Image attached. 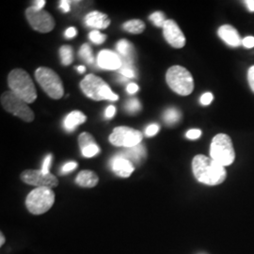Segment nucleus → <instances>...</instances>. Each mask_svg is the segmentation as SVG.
<instances>
[{
  "label": "nucleus",
  "instance_id": "nucleus-17",
  "mask_svg": "<svg viewBox=\"0 0 254 254\" xmlns=\"http://www.w3.org/2000/svg\"><path fill=\"white\" fill-rule=\"evenodd\" d=\"M119 154L130 160L132 163L138 165L145 159L146 150L144 146L139 144L132 148H127L126 151Z\"/></svg>",
  "mask_w": 254,
  "mask_h": 254
},
{
  "label": "nucleus",
  "instance_id": "nucleus-9",
  "mask_svg": "<svg viewBox=\"0 0 254 254\" xmlns=\"http://www.w3.org/2000/svg\"><path fill=\"white\" fill-rule=\"evenodd\" d=\"M142 134L138 130L127 127H116L109 136V142L117 147L132 148L139 145Z\"/></svg>",
  "mask_w": 254,
  "mask_h": 254
},
{
  "label": "nucleus",
  "instance_id": "nucleus-31",
  "mask_svg": "<svg viewBox=\"0 0 254 254\" xmlns=\"http://www.w3.org/2000/svg\"><path fill=\"white\" fill-rule=\"evenodd\" d=\"M77 168V163L74 161H70L68 163L65 164L64 167L62 168V173H69L74 171Z\"/></svg>",
  "mask_w": 254,
  "mask_h": 254
},
{
  "label": "nucleus",
  "instance_id": "nucleus-43",
  "mask_svg": "<svg viewBox=\"0 0 254 254\" xmlns=\"http://www.w3.org/2000/svg\"><path fill=\"white\" fill-rule=\"evenodd\" d=\"M77 71H78L79 73H84V72L86 71V67H85V66H78V67H77Z\"/></svg>",
  "mask_w": 254,
  "mask_h": 254
},
{
  "label": "nucleus",
  "instance_id": "nucleus-2",
  "mask_svg": "<svg viewBox=\"0 0 254 254\" xmlns=\"http://www.w3.org/2000/svg\"><path fill=\"white\" fill-rule=\"evenodd\" d=\"M10 91L27 104L33 103L37 99V91L30 75L23 69H14L9 73L8 77Z\"/></svg>",
  "mask_w": 254,
  "mask_h": 254
},
{
  "label": "nucleus",
  "instance_id": "nucleus-5",
  "mask_svg": "<svg viewBox=\"0 0 254 254\" xmlns=\"http://www.w3.org/2000/svg\"><path fill=\"white\" fill-rule=\"evenodd\" d=\"M210 155L213 160L223 167L234 163L236 153L231 137L225 134H218L212 140Z\"/></svg>",
  "mask_w": 254,
  "mask_h": 254
},
{
  "label": "nucleus",
  "instance_id": "nucleus-8",
  "mask_svg": "<svg viewBox=\"0 0 254 254\" xmlns=\"http://www.w3.org/2000/svg\"><path fill=\"white\" fill-rule=\"evenodd\" d=\"M1 105L6 111L27 123L32 122L35 118L34 112L27 106V103L19 98L12 91H5L2 93Z\"/></svg>",
  "mask_w": 254,
  "mask_h": 254
},
{
  "label": "nucleus",
  "instance_id": "nucleus-40",
  "mask_svg": "<svg viewBox=\"0 0 254 254\" xmlns=\"http://www.w3.org/2000/svg\"><path fill=\"white\" fill-rule=\"evenodd\" d=\"M76 35V29L73 27L67 28V30L65 31V37L68 39H72Z\"/></svg>",
  "mask_w": 254,
  "mask_h": 254
},
{
  "label": "nucleus",
  "instance_id": "nucleus-29",
  "mask_svg": "<svg viewBox=\"0 0 254 254\" xmlns=\"http://www.w3.org/2000/svg\"><path fill=\"white\" fill-rule=\"evenodd\" d=\"M89 37H90L91 42L95 45H102L107 39V36L105 34H102L101 32L97 31V30L91 31Z\"/></svg>",
  "mask_w": 254,
  "mask_h": 254
},
{
  "label": "nucleus",
  "instance_id": "nucleus-12",
  "mask_svg": "<svg viewBox=\"0 0 254 254\" xmlns=\"http://www.w3.org/2000/svg\"><path fill=\"white\" fill-rule=\"evenodd\" d=\"M164 38L167 43L174 48H182L186 46V37L179 26L172 20L168 19L163 27Z\"/></svg>",
  "mask_w": 254,
  "mask_h": 254
},
{
  "label": "nucleus",
  "instance_id": "nucleus-27",
  "mask_svg": "<svg viewBox=\"0 0 254 254\" xmlns=\"http://www.w3.org/2000/svg\"><path fill=\"white\" fill-rule=\"evenodd\" d=\"M141 109L140 103L137 99H131V100L127 101L126 104V109L127 112L130 114H135L136 112H138Z\"/></svg>",
  "mask_w": 254,
  "mask_h": 254
},
{
  "label": "nucleus",
  "instance_id": "nucleus-32",
  "mask_svg": "<svg viewBox=\"0 0 254 254\" xmlns=\"http://www.w3.org/2000/svg\"><path fill=\"white\" fill-rule=\"evenodd\" d=\"M158 131H159V127L156 124H152L146 128V136H154L158 133Z\"/></svg>",
  "mask_w": 254,
  "mask_h": 254
},
{
  "label": "nucleus",
  "instance_id": "nucleus-6",
  "mask_svg": "<svg viewBox=\"0 0 254 254\" xmlns=\"http://www.w3.org/2000/svg\"><path fill=\"white\" fill-rule=\"evenodd\" d=\"M35 77L46 94L53 99H61L64 94V84L59 74L50 68L40 67Z\"/></svg>",
  "mask_w": 254,
  "mask_h": 254
},
{
  "label": "nucleus",
  "instance_id": "nucleus-3",
  "mask_svg": "<svg viewBox=\"0 0 254 254\" xmlns=\"http://www.w3.org/2000/svg\"><path fill=\"white\" fill-rule=\"evenodd\" d=\"M83 93L94 101H117L119 96L111 91L107 82L95 74H88L80 83Z\"/></svg>",
  "mask_w": 254,
  "mask_h": 254
},
{
  "label": "nucleus",
  "instance_id": "nucleus-26",
  "mask_svg": "<svg viewBox=\"0 0 254 254\" xmlns=\"http://www.w3.org/2000/svg\"><path fill=\"white\" fill-rule=\"evenodd\" d=\"M149 19L153 22V24L155 25L157 27H163L165 23H166V19H165V15L163 12L161 11H155L154 13H152L150 15Z\"/></svg>",
  "mask_w": 254,
  "mask_h": 254
},
{
  "label": "nucleus",
  "instance_id": "nucleus-39",
  "mask_svg": "<svg viewBox=\"0 0 254 254\" xmlns=\"http://www.w3.org/2000/svg\"><path fill=\"white\" fill-rule=\"evenodd\" d=\"M127 91L130 94H134L136 91H138V86L135 83H130L127 87Z\"/></svg>",
  "mask_w": 254,
  "mask_h": 254
},
{
  "label": "nucleus",
  "instance_id": "nucleus-25",
  "mask_svg": "<svg viewBox=\"0 0 254 254\" xmlns=\"http://www.w3.org/2000/svg\"><path fill=\"white\" fill-rule=\"evenodd\" d=\"M79 55L82 59L88 64H92L94 63V57L91 52V46L88 44H84L79 50Z\"/></svg>",
  "mask_w": 254,
  "mask_h": 254
},
{
  "label": "nucleus",
  "instance_id": "nucleus-28",
  "mask_svg": "<svg viewBox=\"0 0 254 254\" xmlns=\"http://www.w3.org/2000/svg\"><path fill=\"white\" fill-rule=\"evenodd\" d=\"M81 152L83 156L90 158V157H93L96 154H99L100 153V148L98 147L97 144H91V145L84 148L83 150H81Z\"/></svg>",
  "mask_w": 254,
  "mask_h": 254
},
{
  "label": "nucleus",
  "instance_id": "nucleus-36",
  "mask_svg": "<svg viewBox=\"0 0 254 254\" xmlns=\"http://www.w3.org/2000/svg\"><path fill=\"white\" fill-rule=\"evenodd\" d=\"M242 45L247 47V48H254V37H246L245 39L242 41Z\"/></svg>",
  "mask_w": 254,
  "mask_h": 254
},
{
  "label": "nucleus",
  "instance_id": "nucleus-14",
  "mask_svg": "<svg viewBox=\"0 0 254 254\" xmlns=\"http://www.w3.org/2000/svg\"><path fill=\"white\" fill-rule=\"evenodd\" d=\"M110 168L120 177L127 178L135 171L134 164L124 156L117 154L110 161Z\"/></svg>",
  "mask_w": 254,
  "mask_h": 254
},
{
  "label": "nucleus",
  "instance_id": "nucleus-41",
  "mask_svg": "<svg viewBox=\"0 0 254 254\" xmlns=\"http://www.w3.org/2000/svg\"><path fill=\"white\" fill-rule=\"evenodd\" d=\"M46 5L45 0H37L34 2V7L38 9H44V7Z\"/></svg>",
  "mask_w": 254,
  "mask_h": 254
},
{
  "label": "nucleus",
  "instance_id": "nucleus-7",
  "mask_svg": "<svg viewBox=\"0 0 254 254\" xmlns=\"http://www.w3.org/2000/svg\"><path fill=\"white\" fill-rule=\"evenodd\" d=\"M55 193L49 188H36L27 195V208L33 215H42L53 206Z\"/></svg>",
  "mask_w": 254,
  "mask_h": 254
},
{
  "label": "nucleus",
  "instance_id": "nucleus-19",
  "mask_svg": "<svg viewBox=\"0 0 254 254\" xmlns=\"http://www.w3.org/2000/svg\"><path fill=\"white\" fill-rule=\"evenodd\" d=\"M99 181L98 175L91 171H82L77 175L75 183L82 188H94Z\"/></svg>",
  "mask_w": 254,
  "mask_h": 254
},
{
  "label": "nucleus",
  "instance_id": "nucleus-22",
  "mask_svg": "<svg viewBox=\"0 0 254 254\" xmlns=\"http://www.w3.org/2000/svg\"><path fill=\"white\" fill-rule=\"evenodd\" d=\"M60 56L63 65H70L73 62V47L70 46H64L60 49Z\"/></svg>",
  "mask_w": 254,
  "mask_h": 254
},
{
  "label": "nucleus",
  "instance_id": "nucleus-15",
  "mask_svg": "<svg viewBox=\"0 0 254 254\" xmlns=\"http://www.w3.org/2000/svg\"><path fill=\"white\" fill-rule=\"evenodd\" d=\"M85 23L88 27H94L98 29H105L110 25V19L105 13L98 10L89 12L85 17Z\"/></svg>",
  "mask_w": 254,
  "mask_h": 254
},
{
  "label": "nucleus",
  "instance_id": "nucleus-11",
  "mask_svg": "<svg viewBox=\"0 0 254 254\" xmlns=\"http://www.w3.org/2000/svg\"><path fill=\"white\" fill-rule=\"evenodd\" d=\"M21 180L36 188H56L59 185L58 178L52 173H43L37 170H27L21 173Z\"/></svg>",
  "mask_w": 254,
  "mask_h": 254
},
{
  "label": "nucleus",
  "instance_id": "nucleus-13",
  "mask_svg": "<svg viewBox=\"0 0 254 254\" xmlns=\"http://www.w3.org/2000/svg\"><path fill=\"white\" fill-rule=\"evenodd\" d=\"M98 66L105 70H120L123 62L119 55L110 50H102L97 58Z\"/></svg>",
  "mask_w": 254,
  "mask_h": 254
},
{
  "label": "nucleus",
  "instance_id": "nucleus-21",
  "mask_svg": "<svg viewBox=\"0 0 254 254\" xmlns=\"http://www.w3.org/2000/svg\"><path fill=\"white\" fill-rule=\"evenodd\" d=\"M116 47H117L119 53L123 57L122 59L132 61L133 51H134L133 50V46L127 40H121V41H119Z\"/></svg>",
  "mask_w": 254,
  "mask_h": 254
},
{
  "label": "nucleus",
  "instance_id": "nucleus-18",
  "mask_svg": "<svg viewBox=\"0 0 254 254\" xmlns=\"http://www.w3.org/2000/svg\"><path fill=\"white\" fill-rule=\"evenodd\" d=\"M87 120V117L78 110L72 111L70 114L67 115L64 122V127L66 131L72 132L78 126L85 123Z\"/></svg>",
  "mask_w": 254,
  "mask_h": 254
},
{
  "label": "nucleus",
  "instance_id": "nucleus-35",
  "mask_svg": "<svg viewBox=\"0 0 254 254\" xmlns=\"http://www.w3.org/2000/svg\"><path fill=\"white\" fill-rule=\"evenodd\" d=\"M248 80H249V84L251 89L253 90L254 92V66L251 67L248 73Z\"/></svg>",
  "mask_w": 254,
  "mask_h": 254
},
{
  "label": "nucleus",
  "instance_id": "nucleus-38",
  "mask_svg": "<svg viewBox=\"0 0 254 254\" xmlns=\"http://www.w3.org/2000/svg\"><path fill=\"white\" fill-rule=\"evenodd\" d=\"M60 8L63 9L64 12H69L70 11V1L63 0L60 2Z\"/></svg>",
  "mask_w": 254,
  "mask_h": 254
},
{
  "label": "nucleus",
  "instance_id": "nucleus-34",
  "mask_svg": "<svg viewBox=\"0 0 254 254\" xmlns=\"http://www.w3.org/2000/svg\"><path fill=\"white\" fill-rule=\"evenodd\" d=\"M201 136V131L199 129H191L187 132L186 136L190 139H197Z\"/></svg>",
  "mask_w": 254,
  "mask_h": 254
},
{
  "label": "nucleus",
  "instance_id": "nucleus-24",
  "mask_svg": "<svg viewBox=\"0 0 254 254\" xmlns=\"http://www.w3.org/2000/svg\"><path fill=\"white\" fill-rule=\"evenodd\" d=\"M78 144H79L80 149L83 150L84 148L91 145V144H96V142H95L94 137L91 136L90 133L84 132L80 134V136H78Z\"/></svg>",
  "mask_w": 254,
  "mask_h": 254
},
{
  "label": "nucleus",
  "instance_id": "nucleus-42",
  "mask_svg": "<svg viewBox=\"0 0 254 254\" xmlns=\"http://www.w3.org/2000/svg\"><path fill=\"white\" fill-rule=\"evenodd\" d=\"M247 7L251 11H254V0H248L246 1Z\"/></svg>",
  "mask_w": 254,
  "mask_h": 254
},
{
  "label": "nucleus",
  "instance_id": "nucleus-10",
  "mask_svg": "<svg viewBox=\"0 0 254 254\" xmlns=\"http://www.w3.org/2000/svg\"><path fill=\"white\" fill-rule=\"evenodd\" d=\"M26 16L31 27L41 33H47L53 30L55 20L53 16L45 9H38L32 6L26 10Z\"/></svg>",
  "mask_w": 254,
  "mask_h": 254
},
{
  "label": "nucleus",
  "instance_id": "nucleus-20",
  "mask_svg": "<svg viewBox=\"0 0 254 254\" xmlns=\"http://www.w3.org/2000/svg\"><path fill=\"white\" fill-rule=\"evenodd\" d=\"M123 28L129 33L140 34L145 29V24L143 21H141L139 19H134V20H130V21L126 22L123 25Z\"/></svg>",
  "mask_w": 254,
  "mask_h": 254
},
{
  "label": "nucleus",
  "instance_id": "nucleus-1",
  "mask_svg": "<svg viewBox=\"0 0 254 254\" xmlns=\"http://www.w3.org/2000/svg\"><path fill=\"white\" fill-rule=\"evenodd\" d=\"M192 170L198 181L208 186L219 185L225 181L227 176L225 167L203 154H198L193 158Z\"/></svg>",
  "mask_w": 254,
  "mask_h": 254
},
{
  "label": "nucleus",
  "instance_id": "nucleus-23",
  "mask_svg": "<svg viewBox=\"0 0 254 254\" xmlns=\"http://www.w3.org/2000/svg\"><path fill=\"white\" fill-rule=\"evenodd\" d=\"M164 121L168 125H174L181 119V113L178 109H169L164 112Z\"/></svg>",
  "mask_w": 254,
  "mask_h": 254
},
{
  "label": "nucleus",
  "instance_id": "nucleus-16",
  "mask_svg": "<svg viewBox=\"0 0 254 254\" xmlns=\"http://www.w3.org/2000/svg\"><path fill=\"white\" fill-rule=\"evenodd\" d=\"M218 36L223 40L227 45L233 47H237L242 44V41L236 28L230 25H224L219 27Z\"/></svg>",
  "mask_w": 254,
  "mask_h": 254
},
{
  "label": "nucleus",
  "instance_id": "nucleus-33",
  "mask_svg": "<svg viewBox=\"0 0 254 254\" xmlns=\"http://www.w3.org/2000/svg\"><path fill=\"white\" fill-rule=\"evenodd\" d=\"M213 94L211 92H206L204 94H202V96L200 97V104L203 106H208L212 101H213Z\"/></svg>",
  "mask_w": 254,
  "mask_h": 254
},
{
  "label": "nucleus",
  "instance_id": "nucleus-30",
  "mask_svg": "<svg viewBox=\"0 0 254 254\" xmlns=\"http://www.w3.org/2000/svg\"><path fill=\"white\" fill-rule=\"evenodd\" d=\"M51 162H52V154H48L44 160V164L42 167V172L44 173H50L49 170H50V166H51Z\"/></svg>",
  "mask_w": 254,
  "mask_h": 254
},
{
  "label": "nucleus",
  "instance_id": "nucleus-37",
  "mask_svg": "<svg viewBox=\"0 0 254 254\" xmlns=\"http://www.w3.org/2000/svg\"><path fill=\"white\" fill-rule=\"evenodd\" d=\"M115 113H116L115 107H114V106H109V107H108V109H106V113H105L106 118H113V116L115 115Z\"/></svg>",
  "mask_w": 254,
  "mask_h": 254
},
{
  "label": "nucleus",
  "instance_id": "nucleus-44",
  "mask_svg": "<svg viewBox=\"0 0 254 254\" xmlns=\"http://www.w3.org/2000/svg\"><path fill=\"white\" fill-rule=\"evenodd\" d=\"M0 238H1V243H0V245L2 246L3 245V243L5 242V237L1 234V237H0Z\"/></svg>",
  "mask_w": 254,
  "mask_h": 254
},
{
  "label": "nucleus",
  "instance_id": "nucleus-4",
  "mask_svg": "<svg viewBox=\"0 0 254 254\" xmlns=\"http://www.w3.org/2000/svg\"><path fill=\"white\" fill-rule=\"evenodd\" d=\"M166 81L175 93L182 96L190 95L194 90L193 77L189 70L183 66L171 67L166 73Z\"/></svg>",
  "mask_w": 254,
  "mask_h": 254
}]
</instances>
